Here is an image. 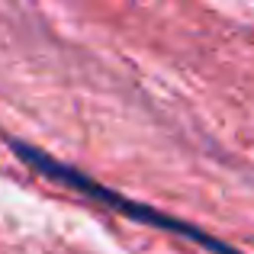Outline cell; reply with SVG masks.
Wrapping results in <instances>:
<instances>
[{"label": "cell", "mask_w": 254, "mask_h": 254, "mask_svg": "<svg viewBox=\"0 0 254 254\" xmlns=\"http://www.w3.org/2000/svg\"><path fill=\"white\" fill-rule=\"evenodd\" d=\"M13 151H16V155L23 158L26 164H29V168H36L39 174L52 177L55 184L71 187V190H77V193H84V196L97 199V203L110 206L113 212H119V216H126V219H135V222H145V225H155V229H164V232H171V235H180V238H187V242H193V245H203V248H209V251H216V254H238L232 245H225V242H219V238L206 235L203 229L184 222V219H174V216H168V212H158L155 206H148V203H138V199H129V196H119V193H113L110 187L97 184L93 177L81 174L77 168H68V164L55 161L52 155L39 151L36 145L13 142Z\"/></svg>", "instance_id": "cell-1"}]
</instances>
